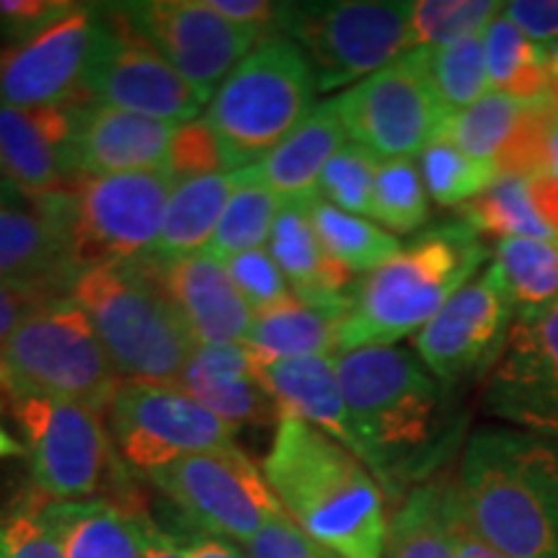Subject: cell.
<instances>
[{
    "mask_svg": "<svg viewBox=\"0 0 558 558\" xmlns=\"http://www.w3.org/2000/svg\"><path fill=\"white\" fill-rule=\"evenodd\" d=\"M339 386L360 460L399 501L435 469L442 432V388L416 352L365 347L337 357Z\"/></svg>",
    "mask_w": 558,
    "mask_h": 558,
    "instance_id": "obj_1",
    "label": "cell"
},
{
    "mask_svg": "<svg viewBox=\"0 0 558 558\" xmlns=\"http://www.w3.org/2000/svg\"><path fill=\"white\" fill-rule=\"evenodd\" d=\"M262 471L290 520L320 548L337 558H383L386 494L344 445L282 416Z\"/></svg>",
    "mask_w": 558,
    "mask_h": 558,
    "instance_id": "obj_2",
    "label": "cell"
},
{
    "mask_svg": "<svg viewBox=\"0 0 558 558\" xmlns=\"http://www.w3.org/2000/svg\"><path fill=\"white\" fill-rule=\"evenodd\" d=\"M456 486L473 530L507 558H558V442L481 427L460 456Z\"/></svg>",
    "mask_w": 558,
    "mask_h": 558,
    "instance_id": "obj_3",
    "label": "cell"
},
{
    "mask_svg": "<svg viewBox=\"0 0 558 558\" xmlns=\"http://www.w3.org/2000/svg\"><path fill=\"white\" fill-rule=\"evenodd\" d=\"M492 251L463 220L418 233L380 269L354 288L339 331V354L365 347H396L424 329L460 288L484 267Z\"/></svg>",
    "mask_w": 558,
    "mask_h": 558,
    "instance_id": "obj_4",
    "label": "cell"
},
{
    "mask_svg": "<svg viewBox=\"0 0 558 558\" xmlns=\"http://www.w3.org/2000/svg\"><path fill=\"white\" fill-rule=\"evenodd\" d=\"M173 179L163 169L78 177L65 190L32 197L58 228L75 275L150 254L163 228Z\"/></svg>",
    "mask_w": 558,
    "mask_h": 558,
    "instance_id": "obj_5",
    "label": "cell"
},
{
    "mask_svg": "<svg viewBox=\"0 0 558 558\" xmlns=\"http://www.w3.org/2000/svg\"><path fill=\"white\" fill-rule=\"evenodd\" d=\"M70 300L86 313L111 365L128 383L177 386L197 344L132 262L81 271Z\"/></svg>",
    "mask_w": 558,
    "mask_h": 558,
    "instance_id": "obj_6",
    "label": "cell"
},
{
    "mask_svg": "<svg viewBox=\"0 0 558 558\" xmlns=\"http://www.w3.org/2000/svg\"><path fill=\"white\" fill-rule=\"evenodd\" d=\"M318 83L295 41L264 37L209 101L205 120L226 145L235 169L262 160L311 117Z\"/></svg>",
    "mask_w": 558,
    "mask_h": 558,
    "instance_id": "obj_7",
    "label": "cell"
},
{
    "mask_svg": "<svg viewBox=\"0 0 558 558\" xmlns=\"http://www.w3.org/2000/svg\"><path fill=\"white\" fill-rule=\"evenodd\" d=\"M3 386L13 399L45 396L104 414L122 383L86 313L70 298L34 311L0 347Z\"/></svg>",
    "mask_w": 558,
    "mask_h": 558,
    "instance_id": "obj_8",
    "label": "cell"
},
{
    "mask_svg": "<svg viewBox=\"0 0 558 558\" xmlns=\"http://www.w3.org/2000/svg\"><path fill=\"white\" fill-rule=\"evenodd\" d=\"M407 0H326L282 3L277 29L308 58L318 90L344 88L411 52Z\"/></svg>",
    "mask_w": 558,
    "mask_h": 558,
    "instance_id": "obj_9",
    "label": "cell"
},
{
    "mask_svg": "<svg viewBox=\"0 0 558 558\" xmlns=\"http://www.w3.org/2000/svg\"><path fill=\"white\" fill-rule=\"evenodd\" d=\"M337 107L349 140L380 160L422 156L450 120L432 88L427 50L401 54L337 96Z\"/></svg>",
    "mask_w": 558,
    "mask_h": 558,
    "instance_id": "obj_10",
    "label": "cell"
},
{
    "mask_svg": "<svg viewBox=\"0 0 558 558\" xmlns=\"http://www.w3.org/2000/svg\"><path fill=\"white\" fill-rule=\"evenodd\" d=\"M34 488L52 501H78L101 492L120 473L99 414L78 403L19 396L13 399Z\"/></svg>",
    "mask_w": 558,
    "mask_h": 558,
    "instance_id": "obj_11",
    "label": "cell"
},
{
    "mask_svg": "<svg viewBox=\"0 0 558 558\" xmlns=\"http://www.w3.org/2000/svg\"><path fill=\"white\" fill-rule=\"evenodd\" d=\"M148 481L194 525L226 541L246 543L284 512L264 471L235 445L181 458Z\"/></svg>",
    "mask_w": 558,
    "mask_h": 558,
    "instance_id": "obj_12",
    "label": "cell"
},
{
    "mask_svg": "<svg viewBox=\"0 0 558 558\" xmlns=\"http://www.w3.org/2000/svg\"><path fill=\"white\" fill-rule=\"evenodd\" d=\"M124 463L145 478L186 456L233 448L235 429L173 386L122 383L109 409Z\"/></svg>",
    "mask_w": 558,
    "mask_h": 558,
    "instance_id": "obj_13",
    "label": "cell"
},
{
    "mask_svg": "<svg viewBox=\"0 0 558 558\" xmlns=\"http://www.w3.org/2000/svg\"><path fill=\"white\" fill-rule=\"evenodd\" d=\"M145 41L190 83L199 101H213L226 78L259 47L264 34L230 24L202 0L117 3Z\"/></svg>",
    "mask_w": 558,
    "mask_h": 558,
    "instance_id": "obj_14",
    "label": "cell"
},
{
    "mask_svg": "<svg viewBox=\"0 0 558 558\" xmlns=\"http://www.w3.org/2000/svg\"><path fill=\"white\" fill-rule=\"evenodd\" d=\"M83 94L107 107L166 122L197 120L202 101L190 83L132 29L117 5H104V26Z\"/></svg>",
    "mask_w": 558,
    "mask_h": 558,
    "instance_id": "obj_15",
    "label": "cell"
},
{
    "mask_svg": "<svg viewBox=\"0 0 558 558\" xmlns=\"http://www.w3.org/2000/svg\"><path fill=\"white\" fill-rule=\"evenodd\" d=\"M514 318V300L492 262L416 333L414 352L439 386H452L494 367Z\"/></svg>",
    "mask_w": 558,
    "mask_h": 558,
    "instance_id": "obj_16",
    "label": "cell"
},
{
    "mask_svg": "<svg viewBox=\"0 0 558 558\" xmlns=\"http://www.w3.org/2000/svg\"><path fill=\"white\" fill-rule=\"evenodd\" d=\"M481 407L507 427L558 442V305L514 318Z\"/></svg>",
    "mask_w": 558,
    "mask_h": 558,
    "instance_id": "obj_17",
    "label": "cell"
},
{
    "mask_svg": "<svg viewBox=\"0 0 558 558\" xmlns=\"http://www.w3.org/2000/svg\"><path fill=\"white\" fill-rule=\"evenodd\" d=\"M104 26V5H75L58 24L0 50V104L54 107L83 96Z\"/></svg>",
    "mask_w": 558,
    "mask_h": 558,
    "instance_id": "obj_18",
    "label": "cell"
},
{
    "mask_svg": "<svg viewBox=\"0 0 558 558\" xmlns=\"http://www.w3.org/2000/svg\"><path fill=\"white\" fill-rule=\"evenodd\" d=\"M132 267L163 295L197 347L246 341L256 313L235 290L226 262L197 251L173 259L145 254L132 259Z\"/></svg>",
    "mask_w": 558,
    "mask_h": 558,
    "instance_id": "obj_19",
    "label": "cell"
},
{
    "mask_svg": "<svg viewBox=\"0 0 558 558\" xmlns=\"http://www.w3.org/2000/svg\"><path fill=\"white\" fill-rule=\"evenodd\" d=\"M86 99L34 109L0 104V166L21 194L41 197L78 179L75 135Z\"/></svg>",
    "mask_w": 558,
    "mask_h": 558,
    "instance_id": "obj_20",
    "label": "cell"
},
{
    "mask_svg": "<svg viewBox=\"0 0 558 558\" xmlns=\"http://www.w3.org/2000/svg\"><path fill=\"white\" fill-rule=\"evenodd\" d=\"M233 429L279 424V407L246 344L197 347L177 386Z\"/></svg>",
    "mask_w": 558,
    "mask_h": 558,
    "instance_id": "obj_21",
    "label": "cell"
},
{
    "mask_svg": "<svg viewBox=\"0 0 558 558\" xmlns=\"http://www.w3.org/2000/svg\"><path fill=\"white\" fill-rule=\"evenodd\" d=\"M177 122L153 120L86 99L75 135L78 177H114V173L158 171L166 166Z\"/></svg>",
    "mask_w": 558,
    "mask_h": 558,
    "instance_id": "obj_22",
    "label": "cell"
},
{
    "mask_svg": "<svg viewBox=\"0 0 558 558\" xmlns=\"http://www.w3.org/2000/svg\"><path fill=\"white\" fill-rule=\"evenodd\" d=\"M75 269L65 243L32 197L0 186V284L70 298Z\"/></svg>",
    "mask_w": 558,
    "mask_h": 558,
    "instance_id": "obj_23",
    "label": "cell"
},
{
    "mask_svg": "<svg viewBox=\"0 0 558 558\" xmlns=\"http://www.w3.org/2000/svg\"><path fill=\"white\" fill-rule=\"evenodd\" d=\"M347 137L337 99H326L275 150L251 163V171L282 199V205H313L324 169L344 148Z\"/></svg>",
    "mask_w": 558,
    "mask_h": 558,
    "instance_id": "obj_24",
    "label": "cell"
},
{
    "mask_svg": "<svg viewBox=\"0 0 558 558\" xmlns=\"http://www.w3.org/2000/svg\"><path fill=\"white\" fill-rule=\"evenodd\" d=\"M262 375L279 414L295 416L360 458L357 435L339 386L337 357H298L262 362Z\"/></svg>",
    "mask_w": 558,
    "mask_h": 558,
    "instance_id": "obj_25",
    "label": "cell"
},
{
    "mask_svg": "<svg viewBox=\"0 0 558 558\" xmlns=\"http://www.w3.org/2000/svg\"><path fill=\"white\" fill-rule=\"evenodd\" d=\"M311 205H282L269 239V254L292 295L313 305L349 308L354 275L333 259L311 222Z\"/></svg>",
    "mask_w": 558,
    "mask_h": 558,
    "instance_id": "obj_26",
    "label": "cell"
},
{
    "mask_svg": "<svg viewBox=\"0 0 558 558\" xmlns=\"http://www.w3.org/2000/svg\"><path fill=\"white\" fill-rule=\"evenodd\" d=\"M37 507L65 558H145L143 507L128 509L111 499L52 501L41 494Z\"/></svg>",
    "mask_w": 558,
    "mask_h": 558,
    "instance_id": "obj_27",
    "label": "cell"
},
{
    "mask_svg": "<svg viewBox=\"0 0 558 558\" xmlns=\"http://www.w3.org/2000/svg\"><path fill=\"white\" fill-rule=\"evenodd\" d=\"M347 311L313 305L292 295L277 308L256 313L243 344L262 362L333 357V352H339V331Z\"/></svg>",
    "mask_w": 558,
    "mask_h": 558,
    "instance_id": "obj_28",
    "label": "cell"
},
{
    "mask_svg": "<svg viewBox=\"0 0 558 558\" xmlns=\"http://www.w3.org/2000/svg\"><path fill=\"white\" fill-rule=\"evenodd\" d=\"M452 478H427L399 499L388 518L383 558H458L450 533Z\"/></svg>",
    "mask_w": 558,
    "mask_h": 558,
    "instance_id": "obj_29",
    "label": "cell"
},
{
    "mask_svg": "<svg viewBox=\"0 0 558 558\" xmlns=\"http://www.w3.org/2000/svg\"><path fill=\"white\" fill-rule=\"evenodd\" d=\"M239 184V171L215 173L173 186L163 228L150 254L173 259L205 251Z\"/></svg>",
    "mask_w": 558,
    "mask_h": 558,
    "instance_id": "obj_30",
    "label": "cell"
},
{
    "mask_svg": "<svg viewBox=\"0 0 558 558\" xmlns=\"http://www.w3.org/2000/svg\"><path fill=\"white\" fill-rule=\"evenodd\" d=\"M484 52L492 90L512 96L525 109H550L546 47L530 39L520 26L499 13L484 32Z\"/></svg>",
    "mask_w": 558,
    "mask_h": 558,
    "instance_id": "obj_31",
    "label": "cell"
},
{
    "mask_svg": "<svg viewBox=\"0 0 558 558\" xmlns=\"http://www.w3.org/2000/svg\"><path fill=\"white\" fill-rule=\"evenodd\" d=\"M460 220L476 230L481 239H558L543 218L533 179L514 173L499 177L484 194L460 207Z\"/></svg>",
    "mask_w": 558,
    "mask_h": 558,
    "instance_id": "obj_32",
    "label": "cell"
},
{
    "mask_svg": "<svg viewBox=\"0 0 558 558\" xmlns=\"http://www.w3.org/2000/svg\"><path fill=\"white\" fill-rule=\"evenodd\" d=\"M279 209H282V199L251 171V166H243L239 169V184H235L233 197H230L205 251L215 259L228 262L246 251L264 248L271 239Z\"/></svg>",
    "mask_w": 558,
    "mask_h": 558,
    "instance_id": "obj_33",
    "label": "cell"
},
{
    "mask_svg": "<svg viewBox=\"0 0 558 558\" xmlns=\"http://www.w3.org/2000/svg\"><path fill=\"white\" fill-rule=\"evenodd\" d=\"M308 213L320 243L352 275H357V271L369 275V271L380 269L383 264L401 254L403 243L399 235L388 233L378 222L360 218V215H349L324 199L313 202Z\"/></svg>",
    "mask_w": 558,
    "mask_h": 558,
    "instance_id": "obj_34",
    "label": "cell"
},
{
    "mask_svg": "<svg viewBox=\"0 0 558 558\" xmlns=\"http://www.w3.org/2000/svg\"><path fill=\"white\" fill-rule=\"evenodd\" d=\"M494 267L518 316L558 305V239H512L494 248Z\"/></svg>",
    "mask_w": 558,
    "mask_h": 558,
    "instance_id": "obj_35",
    "label": "cell"
},
{
    "mask_svg": "<svg viewBox=\"0 0 558 558\" xmlns=\"http://www.w3.org/2000/svg\"><path fill=\"white\" fill-rule=\"evenodd\" d=\"M525 114L527 109L512 96L501 94V90H488L484 99L450 117L442 135L456 143L465 156L486 160V163H499L509 143L520 132Z\"/></svg>",
    "mask_w": 558,
    "mask_h": 558,
    "instance_id": "obj_36",
    "label": "cell"
},
{
    "mask_svg": "<svg viewBox=\"0 0 558 558\" xmlns=\"http://www.w3.org/2000/svg\"><path fill=\"white\" fill-rule=\"evenodd\" d=\"M427 194L439 207H463L501 177L497 163H486L465 156L456 143L439 135L427 150L418 156Z\"/></svg>",
    "mask_w": 558,
    "mask_h": 558,
    "instance_id": "obj_37",
    "label": "cell"
},
{
    "mask_svg": "<svg viewBox=\"0 0 558 558\" xmlns=\"http://www.w3.org/2000/svg\"><path fill=\"white\" fill-rule=\"evenodd\" d=\"M427 73L445 114L456 117L492 90L484 34L427 50Z\"/></svg>",
    "mask_w": 558,
    "mask_h": 558,
    "instance_id": "obj_38",
    "label": "cell"
},
{
    "mask_svg": "<svg viewBox=\"0 0 558 558\" xmlns=\"http://www.w3.org/2000/svg\"><path fill=\"white\" fill-rule=\"evenodd\" d=\"M393 235L416 233L429 220V194L414 158L383 160L373 194V215Z\"/></svg>",
    "mask_w": 558,
    "mask_h": 558,
    "instance_id": "obj_39",
    "label": "cell"
},
{
    "mask_svg": "<svg viewBox=\"0 0 558 558\" xmlns=\"http://www.w3.org/2000/svg\"><path fill=\"white\" fill-rule=\"evenodd\" d=\"M501 5L499 0H418L411 5V50H437L478 37Z\"/></svg>",
    "mask_w": 558,
    "mask_h": 558,
    "instance_id": "obj_40",
    "label": "cell"
},
{
    "mask_svg": "<svg viewBox=\"0 0 558 558\" xmlns=\"http://www.w3.org/2000/svg\"><path fill=\"white\" fill-rule=\"evenodd\" d=\"M383 160L362 148L357 143H347L329 160L318 184V199L344 209L349 215L369 218L373 215V194Z\"/></svg>",
    "mask_w": 558,
    "mask_h": 558,
    "instance_id": "obj_41",
    "label": "cell"
},
{
    "mask_svg": "<svg viewBox=\"0 0 558 558\" xmlns=\"http://www.w3.org/2000/svg\"><path fill=\"white\" fill-rule=\"evenodd\" d=\"M163 171L173 179V184H181V181L215 177V173H230L239 169L230 160L218 132L202 117V120L179 124L177 132H173Z\"/></svg>",
    "mask_w": 558,
    "mask_h": 558,
    "instance_id": "obj_42",
    "label": "cell"
},
{
    "mask_svg": "<svg viewBox=\"0 0 558 558\" xmlns=\"http://www.w3.org/2000/svg\"><path fill=\"white\" fill-rule=\"evenodd\" d=\"M226 267L235 290L241 292L254 313L271 311L292 298L288 279L279 271L277 262L271 259L269 248H256L233 256V259L226 262Z\"/></svg>",
    "mask_w": 558,
    "mask_h": 558,
    "instance_id": "obj_43",
    "label": "cell"
},
{
    "mask_svg": "<svg viewBox=\"0 0 558 558\" xmlns=\"http://www.w3.org/2000/svg\"><path fill=\"white\" fill-rule=\"evenodd\" d=\"M0 558H65L60 541L41 520L37 494L0 514Z\"/></svg>",
    "mask_w": 558,
    "mask_h": 558,
    "instance_id": "obj_44",
    "label": "cell"
},
{
    "mask_svg": "<svg viewBox=\"0 0 558 558\" xmlns=\"http://www.w3.org/2000/svg\"><path fill=\"white\" fill-rule=\"evenodd\" d=\"M243 554L248 558H337L311 541L288 512L271 518L254 538L243 543Z\"/></svg>",
    "mask_w": 558,
    "mask_h": 558,
    "instance_id": "obj_45",
    "label": "cell"
},
{
    "mask_svg": "<svg viewBox=\"0 0 558 558\" xmlns=\"http://www.w3.org/2000/svg\"><path fill=\"white\" fill-rule=\"evenodd\" d=\"M75 5L70 0H0V37L11 45L29 39L58 24Z\"/></svg>",
    "mask_w": 558,
    "mask_h": 558,
    "instance_id": "obj_46",
    "label": "cell"
},
{
    "mask_svg": "<svg viewBox=\"0 0 558 558\" xmlns=\"http://www.w3.org/2000/svg\"><path fill=\"white\" fill-rule=\"evenodd\" d=\"M501 13L538 45L558 41V0H509Z\"/></svg>",
    "mask_w": 558,
    "mask_h": 558,
    "instance_id": "obj_47",
    "label": "cell"
},
{
    "mask_svg": "<svg viewBox=\"0 0 558 558\" xmlns=\"http://www.w3.org/2000/svg\"><path fill=\"white\" fill-rule=\"evenodd\" d=\"M52 300H62V298L45 295V292L39 290L0 284V347L13 337V331H16L34 311H39L41 305L52 303Z\"/></svg>",
    "mask_w": 558,
    "mask_h": 558,
    "instance_id": "obj_48",
    "label": "cell"
},
{
    "mask_svg": "<svg viewBox=\"0 0 558 558\" xmlns=\"http://www.w3.org/2000/svg\"><path fill=\"white\" fill-rule=\"evenodd\" d=\"M202 3L230 24L246 26V29L262 34L277 26L279 19V3H267V0H202Z\"/></svg>",
    "mask_w": 558,
    "mask_h": 558,
    "instance_id": "obj_49",
    "label": "cell"
},
{
    "mask_svg": "<svg viewBox=\"0 0 558 558\" xmlns=\"http://www.w3.org/2000/svg\"><path fill=\"white\" fill-rule=\"evenodd\" d=\"M450 533H452V543H456L458 558H507L505 554H499L497 548L488 546L476 530H473L469 518H465L463 505H460L456 478H452V488H450Z\"/></svg>",
    "mask_w": 558,
    "mask_h": 558,
    "instance_id": "obj_50",
    "label": "cell"
},
{
    "mask_svg": "<svg viewBox=\"0 0 558 558\" xmlns=\"http://www.w3.org/2000/svg\"><path fill=\"white\" fill-rule=\"evenodd\" d=\"M143 546L145 558H186L184 546L177 535L160 530L148 514L143 518Z\"/></svg>",
    "mask_w": 558,
    "mask_h": 558,
    "instance_id": "obj_51",
    "label": "cell"
},
{
    "mask_svg": "<svg viewBox=\"0 0 558 558\" xmlns=\"http://www.w3.org/2000/svg\"><path fill=\"white\" fill-rule=\"evenodd\" d=\"M181 546H184L186 558H248L233 543L218 538V535H194Z\"/></svg>",
    "mask_w": 558,
    "mask_h": 558,
    "instance_id": "obj_52",
    "label": "cell"
},
{
    "mask_svg": "<svg viewBox=\"0 0 558 558\" xmlns=\"http://www.w3.org/2000/svg\"><path fill=\"white\" fill-rule=\"evenodd\" d=\"M546 177L558 179V114L554 117L548 128V140H546ZM541 173V177H543Z\"/></svg>",
    "mask_w": 558,
    "mask_h": 558,
    "instance_id": "obj_53",
    "label": "cell"
},
{
    "mask_svg": "<svg viewBox=\"0 0 558 558\" xmlns=\"http://www.w3.org/2000/svg\"><path fill=\"white\" fill-rule=\"evenodd\" d=\"M21 456H26L24 445L16 442V439H13L9 432H5L3 424H0V460H3V458H21Z\"/></svg>",
    "mask_w": 558,
    "mask_h": 558,
    "instance_id": "obj_54",
    "label": "cell"
},
{
    "mask_svg": "<svg viewBox=\"0 0 558 558\" xmlns=\"http://www.w3.org/2000/svg\"><path fill=\"white\" fill-rule=\"evenodd\" d=\"M546 54H548L550 73L558 75V41H554V45H548V47H546Z\"/></svg>",
    "mask_w": 558,
    "mask_h": 558,
    "instance_id": "obj_55",
    "label": "cell"
},
{
    "mask_svg": "<svg viewBox=\"0 0 558 558\" xmlns=\"http://www.w3.org/2000/svg\"><path fill=\"white\" fill-rule=\"evenodd\" d=\"M5 184H11V181L5 179V173H3V166H0V186H5Z\"/></svg>",
    "mask_w": 558,
    "mask_h": 558,
    "instance_id": "obj_56",
    "label": "cell"
},
{
    "mask_svg": "<svg viewBox=\"0 0 558 558\" xmlns=\"http://www.w3.org/2000/svg\"><path fill=\"white\" fill-rule=\"evenodd\" d=\"M0 386H3V369H0Z\"/></svg>",
    "mask_w": 558,
    "mask_h": 558,
    "instance_id": "obj_57",
    "label": "cell"
}]
</instances>
